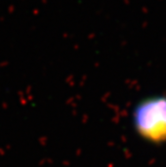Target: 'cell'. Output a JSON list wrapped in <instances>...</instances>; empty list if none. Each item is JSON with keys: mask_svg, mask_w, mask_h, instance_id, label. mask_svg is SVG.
<instances>
[{"mask_svg": "<svg viewBox=\"0 0 166 167\" xmlns=\"http://www.w3.org/2000/svg\"><path fill=\"white\" fill-rule=\"evenodd\" d=\"M135 132L153 144L166 143V95H154L138 102L132 112Z\"/></svg>", "mask_w": 166, "mask_h": 167, "instance_id": "1", "label": "cell"}]
</instances>
